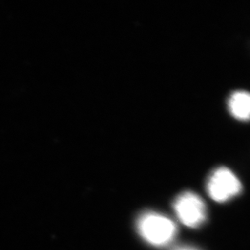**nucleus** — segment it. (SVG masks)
Returning <instances> with one entry per match:
<instances>
[{
	"instance_id": "nucleus-4",
	"label": "nucleus",
	"mask_w": 250,
	"mask_h": 250,
	"mask_svg": "<svg viewBox=\"0 0 250 250\" xmlns=\"http://www.w3.org/2000/svg\"><path fill=\"white\" fill-rule=\"evenodd\" d=\"M227 107L234 119L250 121V92L245 90L232 92L227 101Z\"/></svg>"
},
{
	"instance_id": "nucleus-2",
	"label": "nucleus",
	"mask_w": 250,
	"mask_h": 250,
	"mask_svg": "<svg viewBox=\"0 0 250 250\" xmlns=\"http://www.w3.org/2000/svg\"><path fill=\"white\" fill-rule=\"evenodd\" d=\"M206 189L212 200L224 203L241 193L242 184L230 169L218 167L208 175Z\"/></svg>"
},
{
	"instance_id": "nucleus-3",
	"label": "nucleus",
	"mask_w": 250,
	"mask_h": 250,
	"mask_svg": "<svg viewBox=\"0 0 250 250\" xmlns=\"http://www.w3.org/2000/svg\"><path fill=\"white\" fill-rule=\"evenodd\" d=\"M173 209L179 221L189 228H197L207 219V208L197 194L186 191L180 194L173 202Z\"/></svg>"
},
{
	"instance_id": "nucleus-1",
	"label": "nucleus",
	"mask_w": 250,
	"mask_h": 250,
	"mask_svg": "<svg viewBox=\"0 0 250 250\" xmlns=\"http://www.w3.org/2000/svg\"><path fill=\"white\" fill-rule=\"evenodd\" d=\"M136 229L145 241L158 248L168 246L177 233V227L172 220L155 211H146L140 215L136 221Z\"/></svg>"
},
{
	"instance_id": "nucleus-5",
	"label": "nucleus",
	"mask_w": 250,
	"mask_h": 250,
	"mask_svg": "<svg viewBox=\"0 0 250 250\" xmlns=\"http://www.w3.org/2000/svg\"><path fill=\"white\" fill-rule=\"evenodd\" d=\"M174 250H197L194 248H190V247H181V248H177Z\"/></svg>"
}]
</instances>
